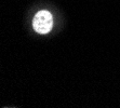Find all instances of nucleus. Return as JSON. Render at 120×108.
<instances>
[{
  "label": "nucleus",
  "instance_id": "obj_1",
  "mask_svg": "<svg viewBox=\"0 0 120 108\" xmlns=\"http://www.w3.org/2000/svg\"><path fill=\"white\" fill-rule=\"evenodd\" d=\"M33 28L39 35H47L53 28V15L48 10L38 11L33 19Z\"/></svg>",
  "mask_w": 120,
  "mask_h": 108
}]
</instances>
